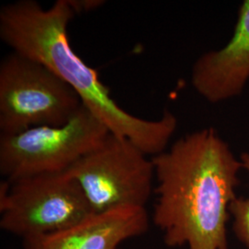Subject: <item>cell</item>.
<instances>
[{"label":"cell","instance_id":"obj_1","mask_svg":"<svg viewBox=\"0 0 249 249\" xmlns=\"http://www.w3.org/2000/svg\"><path fill=\"white\" fill-rule=\"evenodd\" d=\"M157 186L152 221L169 248L229 249L226 225L241 160L213 128L178 140L151 158Z\"/></svg>","mask_w":249,"mask_h":249},{"label":"cell","instance_id":"obj_2","mask_svg":"<svg viewBox=\"0 0 249 249\" xmlns=\"http://www.w3.org/2000/svg\"><path fill=\"white\" fill-rule=\"evenodd\" d=\"M74 16L68 0H57L49 9L35 0H18L0 9V38L13 52L58 75L111 133L128 139L148 156L165 151L178 127L176 116L165 110L160 119L147 120L118 106L96 71L72 48L68 26Z\"/></svg>","mask_w":249,"mask_h":249},{"label":"cell","instance_id":"obj_3","mask_svg":"<svg viewBox=\"0 0 249 249\" xmlns=\"http://www.w3.org/2000/svg\"><path fill=\"white\" fill-rule=\"evenodd\" d=\"M82 106L70 85L45 65L11 52L0 63V132L58 126Z\"/></svg>","mask_w":249,"mask_h":249},{"label":"cell","instance_id":"obj_4","mask_svg":"<svg viewBox=\"0 0 249 249\" xmlns=\"http://www.w3.org/2000/svg\"><path fill=\"white\" fill-rule=\"evenodd\" d=\"M0 228L23 239L70 228L95 213L67 171L0 185Z\"/></svg>","mask_w":249,"mask_h":249},{"label":"cell","instance_id":"obj_5","mask_svg":"<svg viewBox=\"0 0 249 249\" xmlns=\"http://www.w3.org/2000/svg\"><path fill=\"white\" fill-rule=\"evenodd\" d=\"M110 131L81 106L66 124L0 135V173L13 182L45 173L65 172L97 148Z\"/></svg>","mask_w":249,"mask_h":249},{"label":"cell","instance_id":"obj_6","mask_svg":"<svg viewBox=\"0 0 249 249\" xmlns=\"http://www.w3.org/2000/svg\"><path fill=\"white\" fill-rule=\"evenodd\" d=\"M67 172L95 213L124 207L145 208L154 192L152 160L131 141L111 132Z\"/></svg>","mask_w":249,"mask_h":249},{"label":"cell","instance_id":"obj_7","mask_svg":"<svg viewBox=\"0 0 249 249\" xmlns=\"http://www.w3.org/2000/svg\"><path fill=\"white\" fill-rule=\"evenodd\" d=\"M249 80V0H246L230 41L223 48L197 58L191 83L200 96L217 104L238 96Z\"/></svg>","mask_w":249,"mask_h":249},{"label":"cell","instance_id":"obj_8","mask_svg":"<svg viewBox=\"0 0 249 249\" xmlns=\"http://www.w3.org/2000/svg\"><path fill=\"white\" fill-rule=\"evenodd\" d=\"M146 208L124 207L94 213L70 228L23 239V249H118L124 241L146 233Z\"/></svg>","mask_w":249,"mask_h":249},{"label":"cell","instance_id":"obj_9","mask_svg":"<svg viewBox=\"0 0 249 249\" xmlns=\"http://www.w3.org/2000/svg\"><path fill=\"white\" fill-rule=\"evenodd\" d=\"M243 169L249 176V152L241 155ZM230 214L232 216V230L236 237L249 249V196L236 197L230 205Z\"/></svg>","mask_w":249,"mask_h":249},{"label":"cell","instance_id":"obj_10","mask_svg":"<svg viewBox=\"0 0 249 249\" xmlns=\"http://www.w3.org/2000/svg\"><path fill=\"white\" fill-rule=\"evenodd\" d=\"M68 2L72 10L74 11L75 15L93 11L105 5L106 3L103 0H68Z\"/></svg>","mask_w":249,"mask_h":249},{"label":"cell","instance_id":"obj_11","mask_svg":"<svg viewBox=\"0 0 249 249\" xmlns=\"http://www.w3.org/2000/svg\"></svg>","mask_w":249,"mask_h":249}]
</instances>
